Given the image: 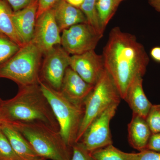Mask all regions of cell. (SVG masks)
Wrapping results in <instances>:
<instances>
[{"mask_svg": "<svg viewBox=\"0 0 160 160\" xmlns=\"http://www.w3.org/2000/svg\"><path fill=\"white\" fill-rule=\"evenodd\" d=\"M102 55L105 69L125 100L132 83L147 71L149 58L145 47L135 36L115 27L109 32Z\"/></svg>", "mask_w": 160, "mask_h": 160, "instance_id": "cell-1", "label": "cell"}, {"mask_svg": "<svg viewBox=\"0 0 160 160\" xmlns=\"http://www.w3.org/2000/svg\"><path fill=\"white\" fill-rule=\"evenodd\" d=\"M7 122H42L59 131V126L39 85L21 87L13 98L1 104Z\"/></svg>", "mask_w": 160, "mask_h": 160, "instance_id": "cell-2", "label": "cell"}, {"mask_svg": "<svg viewBox=\"0 0 160 160\" xmlns=\"http://www.w3.org/2000/svg\"><path fill=\"white\" fill-rule=\"evenodd\" d=\"M25 137L41 158L70 160L72 149L65 142L60 131L42 122H8Z\"/></svg>", "mask_w": 160, "mask_h": 160, "instance_id": "cell-3", "label": "cell"}, {"mask_svg": "<svg viewBox=\"0 0 160 160\" xmlns=\"http://www.w3.org/2000/svg\"><path fill=\"white\" fill-rule=\"evenodd\" d=\"M39 85L51 106L63 140L72 148L77 142L85 113V106L73 102L61 91L53 89L41 80Z\"/></svg>", "mask_w": 160, "mask_h": 160, "instance_id": "cell-4", "label": "cell"}, {"mask_svg": "<svg viewBox=\"0 0 160 160\" xmlns=\"http://www.w3.org/2000/svg\"><path fill=\"white\" fill-rule=\"evenodd\" d=\"M42 55L32 42L25 44L0 66V78L12 80L21 87L39 84Z\"/></svg>", "mask_w": 160, "mask_h": 160, "instance_id": "cell-5", "label": "cell"}, {"mask_svg": "<svg viewBox=\"0 0 160 160\" xmlns=\"http://www.w3.org/2000/svg\"><path fill=\"white\" fill-rule=\"evenodd\" d=\"M121 99L113 80L105 69L85 101V113L77 142L81 140L88 126L96 118L112 105L119 104Z\"/></svg>", "mask_w": 160, "mask_h": 160, "instance_id": "cell-6", "label": "cell"}, {"mask_svg": "<svg viewBox=\"0 0 160 160\" xmlns=\"http://www.w3.org/2000/svg\"><path fill=\"white\" fill-rule=\"evenodd\" d=\"M103 36L89 23H80L62 32L61 46L69 54H82L94 50Z\"/></svg>", "mask_w": 160, "mask_h": 160, "instance_id": "cell-7", "label": "cell"}, {"mask_svg": "<svg viewBox=\"0 0 160 160\" xmlns=\"http://www.w3.org/2000/svg\"><path fill=\"white\" fill-rule=\"evenodd\" d=\"M119 104H114L102 112L88 126L79 142L91 152L112 144L110 123Z\"/></svg>", "mask_w": 160, "mask_h": 160, "instance_id": "cell-8", "label": "cell"}, {"mask_svg": "<svg viewBox=\"0 0 160 160\" xmlns=\"http://www.w3.org/2000/svg\"><path fill=\"white\" fill-rule=\"evenodd\" d=\"M41 66V80L60 91L66 69L70 66V57L62 46H55L46 52Z\"/></svg>", "mask_w": 160, "mask_h": 160, "instance_id": "cell-9", "label": "cell"}, {"mask_svg": "<svg viewBox=\"0 0 160 160\" xmlns=\"http://www.w3.org/2000/svg\"><path fill=\"white\" fill-rule=\"evenodd\" d=\"M60 32L52 8L38 18L31 42L44 55L55 46H61Z\"/></svg>", "mask_w": 160, "mask_h": 160, "instance_id": "cell-10", "label": "cell"}, {"mask_svg": "<svg viewBox=\"0 0 160 160\" xmlns=\"http://www.w3.org/2000/svg\"><path fill=\"white\" fill-rule=\"evenodd\" d=\"M69 67L93 86L105 70L102 55L96 53L94 50L71 56Z\"/></svg>", "mask_w": 160, "mask_h": 160, "instance_id": "cell-11", "label": "cell"}, {"mask_svg": "<svg viewBox=\"0 0 160 160\" xmlns=\"http://www.w3.org/2000/svg\"><path fill=\"white\" fill-rule=\"evenodd\" d=\"M93 87L69 67L65 72L60 91L72 102L84 106Z\"/></svg>", "mask_w": 160, "mask_h": 160, "instance_id": "cell-12", "label": "cell"}, {"mask_svg": "<svg viewBox=\"0 0 160 160\" xmlns=\"http://www.w3.org/2000/svg\"><path fill=\"white\" fill-rule=\"evenodd\" d=\"M38 9V0H34L23 9L13 12L12 20L24 45L30 42L33 38Z\"/></svg>", "mask_w": 160, "mask_h": 160, "instance_id": "cell-13", "label": "cell"}, {"mask_svg": "<svg viewBox=\"0 0 160 160\" xmlns=\"http://www.w3.org/2000/svg\"><path fill=\"white\" fill-rule=\"evenodd\" d=\"M52 9L61 32L76 24L88 23L81 9L72 6L65 0H59Z\"/></svg>", "mask_w": 160, "mask_h": 160, "instance_id": "cell-14", "label": "cell"}, {"mask_svg": "<svg viewBox=\"0 0 160 160\" xmlns=\"http://www.w3.org/2000/svg\"><path fill=\"white\" fill-rule=\"evenodd\" d=\"M125 101L128 103L133 114L146 119L152 104L145 94L143 87V78L135 79L127 91Z\"/></svg>", "mask_w": 160, "mask_h": 160, "instance_id": "cell-15", "label": "cell"}, {"mask_svg": "<svg viewBox=\"0 0 160 160\" xmlns=\"http://www.w3.org/2000/svg\"><path fill=\"white\" fill-rule=\"evenodd\" d=\"M2 132L9 140L16 153L23 160H34L40 158L30 143L18 129L8 122L2 126Z\"/></svg>", "mask_w": 160, "mask_h": 160, "instance_id": "cell-16", "label": "cell"}, {"mask_svg": "<svg viewBox=\"0 0 160 160\" xmlns=\"http://www.w3.org/2000/svg\"><path fill=\"white\" fill-rule=\"evenodd\" d=\"M128 132V141L132 147L139 152L146 150L152 134L146 119L132 113Z\"/></svg>", "mask_w": 160, "mask_h": 160, "instance_id": "cell-17", "label": "cell"}, {"mask_svg": "<svg viewBox=\"0 0 160 160\" xmlns=\"http://www.w3.org/2000/svg\"><path fill=\"white\" fill-rule=\"evenodd\" d=\"M13 12L8 3L0 0V33L8 37L22 47L24 45L12 20Z\"/></svg>", "mask_w": 160, "mask_h": 160, "instance_id": "cell-18", "label": "cell"}, {"mask_svg": "<svg viewBox=\"0 0 160 160\" xmlns=\"http://www.w3.org/2000/svg\"><path fill=\"white\" fill-rule=\"evenodd\" d=\"M120 3L118 0H97L96 9L101 31L104 33L106 26L115 13Z\"/></svg>", "mask_w": 160, "mask_h": 160, "instance_id": "cell-19", "label": "cell"}, {"mask_svg": "<svg viewBox=\"0 0 160 160\" xmlns=\"http://www.w3.org/2000/svg\"><path fill=\"white\" fill-rule=\"evenodd\" d=\"M93 160H134V153L124 152L111 145L90 152Z\"/></svg>", "mask_w": 160, "mask_h": 160, "instance_id": "cell-20", "label": "cell"}, {"mask_svg": "<svg viewBox=\"0 0 160 160\" xmlns=\"http://www.w3.org/2000/svg\"><path fill=\"white\" fill-rule=\"evenodd\" d=\"M21 47L8 37L0 33V66L12 57Z\"/></svg>", "mask_w": 160, "mask_h": 160, "instance_id": "cell-21", "label": "cell"}, {"mask_svg": "<svg viewBox=\"0 0 160 160\" xmlns=\"http://www.w3.org/2000/svg\"><path fill=\"white\" fill-rule=\"evenodd\" d=\"M97 2V0H85L80 9L86 16L88 23L98 32L103 35L99 24L96 9Z\"/></svg>", "mask_w": 160, "mask_h": 160, "instance_id": "cell-22", "label": "cell"}, {"mask_svg": "<svg viewBox=\"0 0 160 160\" xmlns=\"http://www.w3.org/2000/svg\"><path fill=\"white\" fill-rule=\"evenodd\" d=\"M0 160H23L16 153L2 130H0Z\"/></svg>", "mask_w": 160, "mask_h": 160, "instance_id": "cell-23", "label": "cell"}, {"mask_svg": "<svg viewBox=\"0 0 160 160\" xmlns=\"http://www.w3.org/2000/svg\"><path fill=\"white\" fill-rule=\"evenodd\" d=\"M146 120L152 133L160 132V105H152Z\"/></svg>", "mask_w": 160, "mask_h": 160, "instance_id": "cell-24", "label": "cell"}, {"mask_svg": "<svg viewBox=\"0 0 160 160\" xmlns=\"http://www.w3.org/2000/svg\"><path fill=\"white\" fill-rule=\"evenodd\" d=\"M72 149V154L70 160H93L90 152L81 142L75 143Z\"/></svg>", "mask_w": 160, "mask_h": 160, "instance_id": "cell-25", "label": "cell"}, {"mask_svg": "<svg viewBox=\"0 0 160 160\" xmlns=\"http://www.w3.org/2000/svg\"><path fill=\"white\" fill-rule=\"evenodd\" d=\"M134 160H160V152L146 149L134 153Z\"/></svg>", "mask_w": 160, "mask_h": 160, "instance_id": "cell-26", "label": "cell"}, {"mask_svg": "<svg viewBox=\"0 0 160 160\" xmlns=\"http://www.w3.org/2000/svg\"><path fill=\"white\" fill-rule=\"evenodd\" d=\"M59 0H38V9L37 18L40 15L52 9Z\"/></svg>", "mask_w": 160, "mask_h": 160, "instance_id": "cell-27", "label": "cell"}, {"mask_svg": "<svg viewBox=\"0 0 160 160\" xmlns=\"http://www.w3.org/2000/svg\"><path fill=\"white\" fill-rule=\"evenodd\" d=\"M146 149L160 152V132L152 134Z\"/></svg>", "mask_w": 160, "mask_h": 160, "instance_id": "cell-28", "label": "cell"}, {"mask_svg": "<svg viewBox=\"0 0 160 160\" xmlns=\"http://www.w3.org/2000/svg\"><path fill=\"white\" fill-rule=\"evenodd\" d=\"M10 4L13 11L21 10L28 6L34 0H3Z\"/></svg>", "mask_w": 160, "mask_h": 160, "instance_id": "cell-29", "label": "cell"}, {"mask_svg": "<svg viewBox=\"0 0 160 160\" xmlns=\"http://www.w3.org/2000/svg\"><path fill=\"white\" fill-rule=\"evenodd\" d=\"M150 57L156 62L160 63V46H155L150 51Z\"/></svg>", "mask_w": 160, "mask_h": 160, "instance_id": "cell-30", "label": "cell"}, {"mask_svg": "<svg viewBox=\"0 0 160 160\" xmlns=\"http://www.w3.org/2000/svg\"><path fill=\"white\" fill-rule=\"evenodd\" d=\"M148 3L157 12L160 13V0H147Z\"/></svg>", "mask_w": 160, "mask_h": 160, "instance_id": "cell-31", "label": "cell"}, {"mask_svg": "<svg viewBox=\"0 0 160 160\" xmlns=\"http://www.w3.org/2000/svg\"><path fill=\"white\" fill-rule=\"evenodd\" d=\"M65 1L72 6L80 9L85 0H65Z\"/></svg>", "mask_w": 160, "mask_h": 160, "instance_id": "cell-32", "label": "cell"}, {"mask_svg": "<svg viewBox=\"0 0 160 160\" xmlns=\"http://www.w3.org/2000/svg\"><path fill=\"white\" fill-rule=\"evenodd\" d=\"M6 122H7V121H6L5 118H4L2 111L0 110V130L2 129V126Z\"/></svg>", "mask_w": 160, "mask_h": 160, "instance_id": "cell-33", "label": "cell"}, {"mask_svg": "<svg viewBox=\"0 0 160 160\" xmlns=\"http://www.w3.org/2000/svg\"><path fill=\"white\" fill-rule=\"evenodd\" d=\"M46 159L45 158H40L37 159L36 160H46Z\"/></svg>", "mask_w": 160, "mask_h": 160, "instance_id": "cell-34", "label": "cell"}, {"mask_svg": "<svg viewBox=\"0 0 160 160\" xmlns=\"http://www.w3.org/2000/svg\"><path fill=\"white\" fill-rule=\"evenodd\" d=\"M118 1H119L120 2H122V1H125V0H118Z\"/></svg>", "mask_w": 160, "mask_h": 160, "instance_id": "cell-35", "label": "cell"}, {"mask_svg": "<svg viewBox=\"0 0 160 160\" xmlns=\"http://www.w3.org/2000/svg\"><path fill=\"white\" fill-rule=\"evenodd\" d=\"M1 104H2V102H1V100H0V107H1Z\"/></svg>", "mask_w": 160, "mask_h": 160, "instance_id": "cell-36", "label": "cell"}]
</instances>
